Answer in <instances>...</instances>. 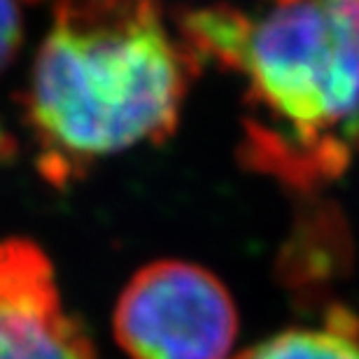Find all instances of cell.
<instances>
[{
	"instance_id": "obj_1",
	"label": "cell",
	"mask_w": 359,
	"mask_h": 359,
	"mask_svg": "<svg viewBox=\"0 0 359 359\" xmlns=\"http://www.w3.org/2000/svg\"><path fill=\"white\" fill-rule=\"evenodd\" d=\"M198 75L156 0H56L26 91L42 175L66 184L96 159L170 138Z\"/></svg>"
},
{
	"instance_id": "obj_2",
	"label": "cell",
	"mask_w": 359,
	"mask_h": 359,
	"mask_svg": "<svg viewBox=\"0 0 359 359\" xmlns=\"http://www.w3.org/2000/svg\"><path fill=\"white\" fill-rule=\"evenodd\" d=\"M248 103L301 142L359 114V14L339 0L280 7L255 28Z\"/></svg>"
},
{
	"instance_id": "obj_3",
	"label": "cell",
	"mask_w": 359,
	"mask_h": 359,
	"mask_svg": "<svg viewBox=\"0 0 359 359\" xmlns=\"http://www.w3.org/2000/svg\"><path fill=\"white\" fill-rule=\"evenodd\" d=\"M236 334L231 294L189 262L147 264L114 308V339L131 359H229Z\"/></svg>"
},
{
	"instance_id": "obj_4",
	"label": "cell",
	"mask_w": 359,
	"mask_h": 359,
	"mask_svg": "<svg viewBox=\"0 0 359 359\" xmlns=\"http://www.w3.org/2000/svg\"><path fill=\"white\" fill-rule=\"evenodd\" d=\"M0 359H98L63 308L49 257L28 238L0 241Z\"/></svg>"
},
{
	"instance_id": "obj_5",
	"label": "cell",
	"mask_w": 359,
	"mask_h": 359,
	"mask_svg": "<svg viewBox=\"0 0 359 359\" xmlns=\"http://www.w3.org/2000/svg\"><path fill=\"white\" fill-rule=\"evenodd\" d=\"M236 159L245 170L276 177L285 189L315 198L322 187L350 168L353 149L343 135L327 133L315 142H301L285 128H273L255 117L243 119V138Z\"/></svg>"
},
{
	"instance_id": "obj_6",
	"label": "cell",
	"mask_w": 359,
	"mask_h": 359,
	"mask_svg": "<svg viewBox=\"0 0 359 359\" xmlns=\"http://www.w3.org/2000/svg\"><path fill=\"white\" fill-rule=\"evenodd\" d=\"M292 233L280 248L276 278L297 290L306 306L322 301L325 285L353 269V238L341 208L332 201L304 198Z\"/></svg>"
},
{
	"instance_id": "obj_7",
	"label": "cell",
	"mask_w": 359,
	"mask_h": 359,
	"mask_svg": "<svg viewBox=\"0 0 359 359\" xmlns=\"http://www.w3.org/2000/svg\"><path fill=\"white\" fill-rule=\"evenodd\" d=\"M180 45L198 63H212L224 73H248L255 26L245 12L229 3L187 7L177 12Z\"/></svg>"
},
{
	"instance_id": "obj_8",
	"label": "cell",
	"mask_w": 359,
	"mask_h": 359,
	"mask_svg": "<svg viewBox=\"0 0 359 359\" xmlns=\"http://www.w3.org/2000/svg\"><path fill=\"white\" fill-rule=\"evenodd\" d=\"M231 359H359V315L341 308L325 329H287Z\"/></svg>"
},
{
	"instance_id": "obj_9",
	"label": "cell",
	"mask_w": 359,
	"mask_h": 359,
	"mask_svg": "<svg viewBox=\"0 0 359 359\" xmlns=\"http://www.w3.org/2000/svg\"><path fill=\"white\" fill-rule=\"evenodd\" d=\"M24 42V17L19 0H0V73L10 68Z\"/></svg>"
},
{
	"instance_id": "obj_10",
	"label": "cell",
	"mask_w": 359,
	"mask_h": 359,
	"mask_svg": "<svg viewBox=\"0 0 359 359\" xmlns=\"http://www.w3.org/2000/svg\"><path fill=\"white\" fill-rule=\"evenodd\" d=\"M343 138H346L353 152H359V114L350 121H346V126H343Z\"/></svg>"
},
{
	"instance_id": "obj_11",
	"label": "cell",
	"mask_w": 359,
	"mask_h": 359,
	"mask_svg": "<svg viewBox=\"0 0 359 359\" xmlns=\"http://www.w3.org/2000/svg\"><path fill=\"white\" fill-rule=\"evenodd\" d=\"M276 3H280L283 7H287V5H297V3H304V0H276Z\"/></svg>"
}]
</instances>
